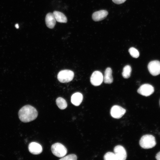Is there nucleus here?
<instances>
[{
	"instance_id": "f257e3e1",
	"label": "nucleus",
	"mask_w": 160,
	"mask_h": 160,
	"mask_svg": "<svg viewBox=\"0 0 160 160\" xmlns=\"http://www.w3.org/2000/svg\"><path fill=\"white\" fill-rule=\"evenodd\" d=\"M38 115L37 111L33 106L27 105L22 107L19 111L18 116L22 122L27 123L36 119Z\"/></svg>"
},
{
	"instance_id": "f03ea898",
	"label": "nucleus",
	"mask_w": 160,
	"mask_h": 160,
	"mask_svg": "<svg viewBox=\"0 0 160 160\" xmlns=\"http://www.w3.org/2000/svg\"><path fill=\"white\" fill-rule=\"evenodd\" d=\"M139 144L143 148L149 149L154 147L156 144V142L155 138L153 135H146L141 137Z\"/></svg>"
},
{
	"instance_id": "7ed1b4c3",
	"label": "nucleus",
	"mask_w": 160,
	"mask_h": 160,
	"mask_svg": "<svg viewBox=\"0 0 160 160\" xmlns=\"http://www.w3.org/2000/svg\"><path fill=\"white\" fill-rule=\"evenodd\" d=\"M74 76V73L72 71L69 70H62L59 72L57 76V78L60 82L65 83L72 81Z\"/></svg>"
},
{
	"instance_id": "20e7f679",
	"label": "nucleus",
	"mask_w": 160,
	"mask_h": 160,
	"mask_svg": "<svg viewBox=\"0 0 160 160\" xmlns=\"http://www.w3.org/2000/svg\"><path fill=\"white\" fill-rule=\"evenodd\" d=\"M51 151L55 156L60 158L64 157L67 153V149L65 147L60 143L53 144L51 147Z\"/></svg>"
},
{
	"instance_id": "39448f33",
	"label": "nucleus",
	"mask_w": 160,
	"mask_h": 160,
	"mask_svg": "<svg viewBox=\"0 0 160 160\" xmlns=\"http://www.w3.org/2000/svg\"><path fill=\"white\" fill-rule=\"evenodd\" d=\"M148 68L152 75L157 76L160 74V62L157 60L151 61L148 63Z\"/></svg>"
},
{
	"instance_id": "423d86ee",
	"label": "nucleus",
	"mask_w": 160,
	"mask_h": 160,
	"mask_svg": "<svg viewBox=\"0 0 160 160\" xmlns=\"http://www.w3.org/2000/svg\"><path fill=\"white\" fill-rule=\"evenodd\" d=\"M103 81L102 73L100 71H95L92 74L90 81L92 84L95 86L100 85Z\"/></svg>"
},
{
	"instance_id": "0eeeda50",
	"label": "nucleus",
	"mask_w": 160,
	"mask_h": 160,
	"mask_svg": "<svg viewBox=\"0 0 160 160\" xmlns=\"http://www.w3.org/2000/svg\"><path fill=\"white\" fill-rule=\"evenodd\" d=\"M137 92L139 94L145 96H148L154 92V87L149 84H144L138 88Z\"/></svg>"
},
{
	"instance_id": "6e6552de",
	"label": "nucleus",
	"mask_w": 160,
	"mask_h": 160,
	"mask_svg": "<svg viewBox=\"0 0 160 160\" xmlns=\"http://www.w3.org/2000/svg\"><path fill=\"white\" fill-rule=\"evenodd\" d=\"M126 111V110L121 107L118 105H115L111 108L110 113L113 117L118 119L121 118L125 114Z\"/></svg>"
},
{
	"instance_id": "1a4fd4ad",
	"label": "nucleus",
	"mask_w": 160,
	"mask_h": 160,
	"mask_svg": "<svg viewBox=\"0 0 160 160\" xmlns=\"http://www.w3.org/2000/svg\"><path fill=\"white\" fill-rule=\"evenodd\" d=\"M114 152L117 160H125L126 159L127 154L124 148L121 145H118L114 148Z\"/></svg>"
},
{
	"instance_id": "9d476101",
	"label": "nucleus",
	"mask_w": 160,
	"mask_h": 160,
	"mask_svg": "<svg viewBox=\"0 0 160 160\" xmlns=\"http://www.w3.org/2000/svg\"><path fill=\"white\" fill-rule=\"evenodd\" d=\"M28 148L29 152L34 155L39 154L42 151V148L41 145L35 142L30 143L28 145Z\"/></svg>"
},
{
	"instance_id": "9b49d317",
	"label": "nucleus",
	"mask_w": 160,
	"mask_h": 160,
	"mask_svg": "<svg viewBox=\"0 0 160 160\" xmlns=\"http://www.w3.org/2000/svg\"><path fill=\"white\" fill-rule=\"evenodd\" d=\"M108 14L107 11L102 10L95 12L92 15V19L95 21H99L104 19Z\"/></svg>"
},
{
	"instance_id": "f8f14e48",
	"label": "nucleus",
	"mask_w": 160,
	"mask_h": 160,
	"mask_svg": "<svg viewBox=\"0 0 160 160\" xmlns=\"http://www.w3.org/2000/svg\"><path fill=\"white\" fill-rule=\"evenodd\" d=\"M45 21L47 27L50 29L54 27L56 20L53 13L50 12L47 14L45 17Z\"/></svg>"
},
{
	"instance_id": "ddd939ff",
	"label": "nucleus",
	"mask_w": 160,
	"mask_h": 160,
	"mask_svg": "<svg viewBox=\"0 0 160 160\" xmlns=\"http://www.w3.org/2000/svg\"><path fill=\"white\" fill-rule=\"evenodd\" d=\"M83 96L80 92H76L73 94L71 97V101L72 104L76 106H79L82 101Z\"/></svg>"
},
{
	"instance_id": "4468645a",
	"label": "nucleus",
	"mask_w": 160,
	"mask_h": 160,
	"mask_svg": "<svg viewBox=\"0 0 160 160\" xmlns=\"http://www.w3.org/2000/svg\"><path fill=\"white\" fill-rule=\"evenodd\" d=\"M103 81L105 84H110L112 83L113 79L112 76V70L109 67L107 68L105 70Z\"/></svg>"
},
{
	"instance_id": "2eb2a0df",
	"label": "nucleus",
	"mask_w": 160,
	"mask_h": 160,
	"mask_svg": "<svg viewBox=\"0 0 160 160\" xmlns=\"http://www.w3.org/2000/svg\"><path fill=\"white\" fill-rule=\"evenodd\" d=\"M56 21L60 23H66L67 21L66 17L61 12L54 11L53 12Z\"/></svg>"
},
{
	"instance_id": "dca6fc26",
	"label": "nucleus",
	"mask_w": 160,
	"mask_h": 160,
	"mask_svg": "<svg viewBox=\"0 0 160 160\" xmlns=\"http://www.w3.org/2000/svg\"><path fill=\"white\" fill-rule=\"evenodd\" d=\"M56 102L57 105L60 109H64L67 107V104L66 100L61 97L57 98Z\"/></svg>"
},
{
	"instance_id": "f3484780",
	"label": "nucleus",
	"mask_w": 160,
	"mask_h": 160,
	"mask_svg": "<svg viewBox=\"0 0 160 160\" xmlns=\"http://www.w3.org/2000/svg\"><path fill=\"white\" fill-rule=\"evenodd\" d=\"M132 68L131 66L127 65L124 67L122 72L123 77L125 79L129 78L131 75Z\"/></svg>"
},
{
	"instance_id": "a211bd4d",
	"label": "nucleus",
	"mask_w": 160,
	"mask_h": 160,
	"mask_svg": "<svg viewBox=\"0 0 160 160\" xmlns=\"http://www.w3.org/2000/svg\"><path fill=\"white\" fill-rule=\"evenodd\" d=\"M104 159L105 160H117L114 153L110 152H107L105 154Z\"/></svg>"
},
{
	"instance_id": "6ab92c4d",
	"label": "nucleus",
	"mask_w": 160,
	"mask_h": 160,
	"mask_svg": "<svg viewBox=\"0 0 160 160\" xmlns=\"http://www.w3.org/2000/svg\"><path fill=\"white\" fill-rule=\"evenodd\" d=\"M129 52L130 55L133 57L137 58L139 56V53L137 49L133 47L130 48Z\"/></svg>"
},
{
	"instance_id": "aec40b11",
	"label": "nucleus",
	"mask_w": 160,
	"mask_h": 160,
	"mask_svg": "<svg viewBox=\"0 0 160 160\" xmlns=\"http://www.w3.org/2000/svg\"><path fill=\"white\" fill-rule=\"evenodd\" d=\"M77 157L76 155L74 154H71L68 155L65 157H63L59 160H76Z\"/></svg>"
},
{
	"instance_id": "412c9836",
	"label": "nucleus",
	"mask_w": 160,
	"mask_h": 160,
	"mask_svg": "<svg viewBox=\"0 0 160 160\" xmlns=\"http://www.w3.org/2000/svg\"><path fill=\"white\" fill-rule=\"evenodd\" d=\"M113 2L117 4H120L124 3L126 0H112Z\"/></svg>"
},
{
	"instance_id": "4be33fe9",
	"label": "nucleus",
	"mask_w": 160,
	"mask_h": 160,
	"mask_svg": "<svg viewBox=\"0 0 160 160\" xmlns=\"http://www.w3.org/2000/svg\"><path fill=\"white\" fill-rule=\"evenodd\" d=\"M156 158L158 160H160V151L156 154Z\"/></svg>"
},
{
	"instance_id": "5701e85b",
	"label": "nucleus",
	"mask_w": 160,
	"mask_h": 160,
	"mask_svg": "<svg viewBox=\"0 0 160 160\" xmlns=\"http://www.w3.org/2000/svg\"><path fill=\"white\" fill-rule=\"evenodd\" d=\"M15 27L17 28H19V25L18 24H16L15 25Z\"/></svg>"
},
{
	"instance_id": "b1692460",
	"label": "nucleus",
	"mask_w": 160,
	"mask_h": 160,
	"mask_svg": "<svg viewBox=\"0 0 160 160\" xmlns=\"http://www.w3.org/2000/svg\"></svg>"
}]
</instances>
